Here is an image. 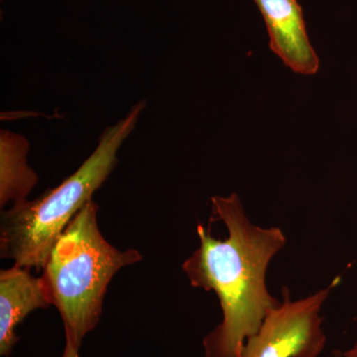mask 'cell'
Segmentation results:
<instances>
[{"label": "cell", "instance_id": "cell-1", "mask_svg": "<svg viewBox=\"0 0 357 357\" xmlns=\"http://www.w3.org/2000/svg\"><path fill=\"white\" fill-rule=\"evenodd\" d=\"M211 204L213 220L222 222L229 236L215 238L198 225L201 243L182 268L192 287L217 294L222 307V321L203 340L204 356L241 357L246 340L281 303L268 291L266 273L287 239L279 227L251 222L236 192L213 197Z\"/></svg>", "mask_w": 357, "mask_h": 357}, {"label": "cell", "instance_id": "cell-2", "mask_svg": "<svg viewBox=\"0 0 357 357\" xmlns=\"http://www.w3.org/2000/svg\"><path fill=\"white\" fill-rule=\"evenodd\" d=\"M146 102L134 105L128 114L100 135L95 151L58 187L33 201L2 211L0 256L14 265L42 268L66 227L91 201L117 164V154L135 128Z\"/></svg>", "mask_w": 357, "mask_h": 357}, {"label": "cell", "instance_id": "cell-3", "mask_svg": "<svg viewBox=\"0 0 357 357\" xmlns=\"http://www.w3.org/2000/svg\"><path fill=\"white\" fill-rule=\"evenodd\" d=\"M98 213L91 199L66 227L42 267L41 278L64 323L66 340L79 349L100 323L114 275L142 260L136 249L119 250L103 237Z\"/></svg>", "mask_w": 357, "mask_h": 357}, {"label": "cell", "instance_id": "cell-4", "mask_svg": "<svg viewBox=\"0 0 357 357\" xmlns=\"http://www.w3.org/2000/svg\"><path fill=\"white\" fill-rule=\"evenodd\" d=\"M340 282L300 300L282 288L283 301L267 314L261 328L244 344L241 357H319L326 347L321 307Z\"/></svg>", "mask_w": 357, "mask_h": 357}, {"label": "cell", "instance_id": "cell-5", "mask_svg": "<svg viewBox=\"0 0 357 357\" xmlns=\"http://www.w3.org/2000/svg\"><path fill=\"white\" fill-rule=\"evenodd\" d=\"M268 30L270 49L295 73L314 75L319 60L307 36L297 0H255Z\"/></svg>", "mask_w": 357, "mask_h": 357}, {"label": "cell", "instance_id": "cell-6", "mask_svg": "<svg viewBox=\"0 0 357 357\" xmlns=\"http://www.w3.org/2000/svg\"><path fill=\"white\" fill-rule=\"evenodd\" d=\"M51 306L41 277L33 276L28 268L14 265L0 272V356L8 357L20 340L16 328L39 309Z\"/></svg>", "mask_w": 357, "mask_h": 357}, {"label": "cell", "instance_id": "cell-7", "mask_svg": "<svg viewBox=\"0 0 357 357\" xmlns=\"http://www.w3.org/2000/svg\"><path fill=\"white\" fill-rule=\"evenodd\" d=\"M29 142L21 134L1 130L0 134V206L27 199L38 183V175L28 165Z\"/></svg>", "mask_w": 357, "mask_h": 357}, {"label": "cell", "instance_id": "cell-8", "mask_svg": "<svg viewBox=\"0 0 357 357\" xmlns=\"http://www.w3.org/2000/svg\"><path fill=\"white\" fill-rule=\"evenodd\" d=\"M79 349H77L70 340H66L64 352L61 357H79Z\"/></svg>", "mask_w": 357, "mask_h": 357}, {"label": "cell", "instance_id": "cell-9", "mask_svg": "<svg viewBox=\"0 0 357 357\" xmlns=\"http://www.w3.org/2000/svg\"><path fill=\"white\" fill-rule=\"evenodd\" d=\"M340 354H342V357H357V342L351 349H347V351L340 352Z\"/></svg>", "mask_w": 357, "mask_h": 357}, {"label": "cell", "instance_id": "cell-10", "mask_svg": "<svg viewBox=\"0 0 357 357\" xmlns=\"http://www.w3.org/2000/svg\"><path fill=\"white\" fill-rule=\"evenodd\" d=\"M333 357H342V354H340V352H335V356Z\"/></svg>", "mask_w": 357, "mask_h": 357}]
</instances>
